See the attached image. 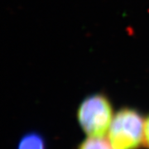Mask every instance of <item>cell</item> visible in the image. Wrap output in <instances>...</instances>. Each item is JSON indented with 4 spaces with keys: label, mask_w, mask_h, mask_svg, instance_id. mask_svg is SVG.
Returning a JSON list of instances; mask_svg holds the SVG:
<instances>
[{
    "label": "cell",
    "mask_w": 149,
    "mask_h": 149,
    "mask_svg": "<svg viewBox=\"0 0 149 149\" xmlns=\"http://www.w3.org/2000/svg\"><path fill=\"white\" fill-rule=\"evenodd\" d=\"M78 149H113L108 141L104 139L88 138L79 145Z\"/></svg>",
    "instance_id": "4"
},
{
    "label": "cell",
    "mask_w": 149,
    "mask_h": 149,
    "mask_svg": "<svg viewBox=\"0 0 149 149\" xmlns=\"http://www.w3.org/2000/svg\"><path fill=\"white\" fill-rule=\"evenodd\" d=\"M144 120L136 109L124 107L114 114L108 132L113 149H139L144 145Z\"/></svg>",
    "instance_id": "2"
},
{
    "label": "cell",
    "mask_w": 149,
    "mask_h": 149,
    "mask_svg": "<svg viewBox=\"0 0 149 149\" xmlns=\"http://www.w3.org/2000/svg\"><path fill=\"white\" fill-rule=\"evenodd\" d=\"M144 145L149 147V114L144 120Z\"/></svg>",
    "instance_id": "5"
},
{
    "label": "cell",
    "mask_w": 149,
    "mask_h": 149,
    "mask_svg": "<svg viewBox=\"0 0 149 149\" xmlns=\"http://www.w3.org/2000/svg\"><path fill=\"white\" fill-rule=\"evenodd\" d=\"M17 149H47V143L40 133L31 132L20 139Z\"/></svg>",
    "instance_id": "3"
},
{
    "label": "cell",
    "mask_w": 149,
    "mask_h": 149,
    "mask_svg": "<svg viewBox=\"0 0 149 149\" xmlns=\"http://www.w3.org/2000/svg\"><path fill=\"white\" fill-rule=\"evenodd\" d=\"M113 116L111 102L103 93L86 96L80 102L76 112L80 128L88 138L104 139Z\"/></svg>",
    "instance_id": "1"
}]
</instances>
